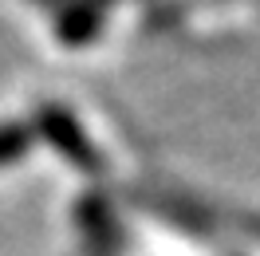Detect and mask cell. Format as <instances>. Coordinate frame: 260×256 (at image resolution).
Returning <instances> with one entry per match:
<instances>
[{"label":"cell","instance_id":"obj_1","mask_svg":"<svg viewBox=\"0 0 260 256\" xmlns=\"http://www.w3.org/2000/svg\"><path fill=\"white\" fill-rule=\"evenodd\" d=\"M32 138L40 134L44 138V146H48L55 158H63L67 166H75V170H83V174H103V150H99L95 142H91V134L83 130V122L75 118V111L71 107H63V103H40L32 111Z\"/></svg>","mask_w":260,"mask_h":256},{"label":"cell","instance_id":"obj_2","mask_svg":"<svg viewBox=\"0 0 260 256\" xmlns=\"http://www.w3.org/2000/svg\"><path fill=\"white\" fill-rule=\"evenodd\" d=\"M75 225L83 229V237L91 248H99V256H118L122 252V229L114 209L103 197H79L75 205Z\"/></svg>","mask_w":260,"mask_h":256},{"label":"cell","instance_id":"obj_3","mask_svg":"<svg viewBox=\"0 0 260 256\" xmlns=\"http://www.w3.org/2000/svg\"><path fill=\"white\" fill-rule=\"evenodd\" d=\"M51 16H55L59 44H67V48H87V44H95L99 32H103L107 8H99L95 0H63Z\"/></svg>","mask_w":260,"mask_h":256},{"label":"cell","instance_id":"obj_4","mask_svg":"<svg viewBox=\"0 0 260 256\" xmlns=\"http://www.w3.org/2000/svg\"><path fill=\"white\" fill-rule=\"evenodd\" d=\"M32 150V126L28 122H0V170L20 162Z\"/></svg>","mask_w":260,"mask_h":256},{"label":"cell","instance_id":"obj_5","mask_svg":"<svg viewBox=\"0 0 260 256\" xmlns=\"http://www.w3.org/2000/svg\"><path fill=\"white\" fill-rule=\"evenodd\" d=\"M32 4H44V8H51V12H55V8L63 4V0H32Z\"/></svg>","mask_w":260,"mask_h":256},{"label":"cell","instance_id":"obj_6","mask_svg":"<svg viewBox=\"0 0 260 256\" xmlns=\"http://www.w3.org/2000/svg\"><path fill=\"white\" fill-rule=\"evenodd\" d=\"M99 8H111V4H118V0H95Z\"/></svg>","mask_w":260,"mask_h":256}]
</instances>
